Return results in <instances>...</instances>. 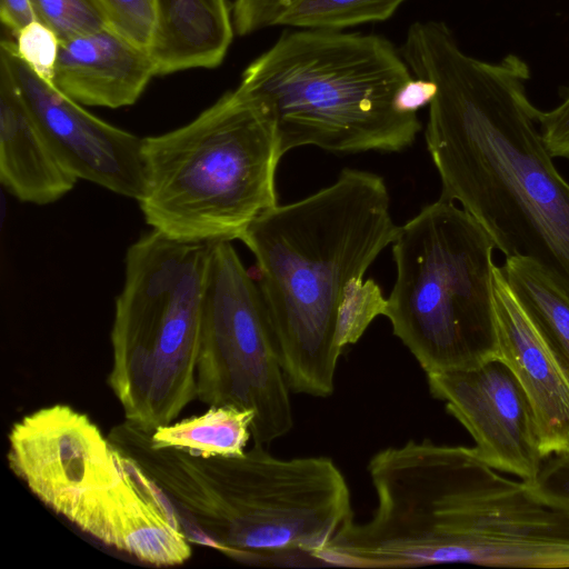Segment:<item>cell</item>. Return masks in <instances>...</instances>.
Listing matches in <instances>:
<instances>
[{
	"label": "cell",
	"instance_id": "6da1fadb",
	"mask_svg": "<svg viewBox=\"0 0 569 569\" xmlns=\"http://www.w3.org/2000/svg\"><path fill=\"white\" fill-rule=\"evenodd\" d=\"M399 49L412 76L437 88L425 136L440 198L457 200L496 249L535 261L569 296V182L537 128L528 64L466 53L440 20L413 22Z\"/></svg>",
	"mask_w": 569,
	"mask_h": 569
},
{
	"label": "cell",
	"instance_id": "7a4b0ae2",
	"mask_svg": "<svg viewBox=\"0 0 569 569\" xmlns=\"http://www.w3.org/2000/svg\"><path fill=\"white\" fill-rule=\"evenodd\" d=\"M399 227L383 179L346 168L330 186L258 216L240 239L253 253L281 368L296 393H333L339 307Z\"/></svg>",
	"mask_w": 569,
	"mask_h": 569
},
{
	"label": "cell",
	"instance_id": "3957f363",
	"mask_svg": "<svg viewBox=\"0 0 569 569\" xmlns=\"http://www.w3.org/2000/svg\"><path fill=\"white\" fill-rule=\"evenodd\" d=\"M117 448L167 496L190 543L242 565L320 566L317 555L353 520L346 478L328 457L281 459L259 443L201 457L156 447L132 426Z\"/></svg>",
	"mask_w": 569,
	"mask_h": 569
},
{
	"label": "cell",
	"instance_id": "277c9868",
	"mask_svg": "<svg viewBox=\"0 0 569 569\" xmlns=\"http://www.w3.org/2000/svg\"><path fill=\"white\" fill-rule=\"evenodd\" d=\"M400 49L376 33L284 29L236 88L274 129L279 153L302 146L332 152H396L421 123L396 100L412 78Z\"/></svg>",
	"mask_w": 569,
	"mask_h": 569
},
{
	"label": "cell",
	"instance_id": "5b68a950",
	"mask_svg": "<svg viewBox=\"0 0 569 569\" xmlns=\"http://www.w3.org/2000/svg\"><path fill=\"white\" fill-rule=\"evenodd\" d=\"M146 222L188 242L240 239L277 206L281 156L273 126L237 89L191 122L143 138Z\"/></svg>",
	"mask_w": 569,
	"mask_h": 569
},
{
	"label": "cell",
	"instance_id": "8992f818",
	"mask_svg": "<svg viewBox=\"0 0 569 569\" xmlns=\"http://www.w3.org/2000/svg\"><path fill=\"white\" fill-rule=\"evenodd\" d=\"M209 243L152 229L127 250L108 385L126 421L152 433L197 398Z\"/></svg>",
	"mask_w": 569,
	"mask_h": 569
},
{
	"label": "cell",
	"instance_id": "52a82bcc",
	"mask_svg": "<svg viewBox=\"0 0 569 569\" xmlns=\"http://www.w3.org/2000/svg\"><path fill=\"white\" fill-rule=\"evenodd\" d=\"M493 249L476 219L441 198L399 227L385 316L426 375L497 358Z\"/></svg>",
	"mask_w": 569,
	"mask_h": 569
},
{
	"label": "cell",
	"instance_id": "ba28073f",
	"mask_svg": "<svg viewBox=\"0 0 569 569\" xmlns=\"http://www.w3.org/2000/svg\"><path fill=\"white\" fill-rule=\"evenodd\" d=\"M8 439L12 472L43 505L106 546L122 551L154 511L152 481L68 405L23 417Z\"/></svg>",
	"mask_w": 569,
	"mask_h": 569
},
{
	"label": "cell",
	"instance_id": "9c48e42d",
	"mask_svg": "<svg viewBox=\"0 0 569 569\" xmlns=\"http://www.w3.org/2000/svg\"><path fill=\"white\" fill-rule=\"evenodd\" d=\"M209 243L197 398L251 410V438L266 445L293 426L289 386L259 284L229 240Z\"/></svg>",
	"mask_w": 569,
	"mask_h": 569
},
{
	"label": "cell",
	"instance_id": "30bf717a",
	"mask_svg": "<svg viewBox=\"0 0 569 569\" xmlns=\"http://www.w3.org/2000/svg\"><path fill=\"white\" fill-rule=\"evenodd\" d=\"M451 563L569 568V510L490 467L472 447L466 461Z\"/></svg>",
	"mask_w": 569,
	"mask_h": 569
},
{
	"label": "cell",
	"instance_id": "8fae6325",
	"mask_svg": "<svg viewBox=\"0 0 569 569\" xmlns=\"http://www.w3.org/2000/svg\"><path fill=\"white\" fill-rule=\"evenodd\" d=\"M0 62L10 72L47 141L78 179L138 202L146 191L143 139L88 112L19 57L14 41L2 40Z\"/></svg>",
	"mask_w": 569,
	"mask_h": 569
},
{
	"label": "cell",
	"instance_id": "7c38bea8",
	"mask_svg": "<svg viewBox=\"0 0 569 569\" xmlns=\"http://www.w3.org/2000/svg\"><path fill=\"white\" fill-rule=\"evenodd\" d=\"M431 396L472 437L493 469L530 481L545 460L529 401L499 359L476 368L427 375Z\"/></svg>",
	"mask_w": 569,
	"mask_h": 569
},
{
	"label": "cell",
	"instance_id": "4fadbf2b",
	"mask_svg": "<svg viewBox=\"0 0 569 569\" xmlns=\"http://www.w3.org/2000/svg\"><path fill=\"white\" fill-rule=\"evenodd\" d=\"M493 299L497 359L510 369L529 401L541 453L545 459L569 456V375L497 266Z\"/></svg>",
	"mask_w": 569,
	"mask_h": 569
},
{
	"label": "cell",
	"instance_id": "5bb4252c",
	"mask_svg": "<svg viewBox=\"0 0 569 569\" xmlns=\"http://www.w3.org/2000/svg\"><path fill=\"white\" fill-rule=\"evenodd\" d=\"M157 76L147 48L111 27L60 42L52 84L80 104H133Z\"/></svg>",
	"mask_w": 569,
	"mask_h": 569
},
{
	"label": "cell",
	"instance_id": "9a60e30c",
	"mask_svg": "<svg viewBox=\"0 0 569 569\" xmlns=\"http://www.w3.org/2000/svg\"><path fill=\"white\" fill-rule=\"evenodd\" d=\"M0 180L16 198L51 203L78 178L60 161L0 62Z\"/></svg>",
	"mask_w": 569,
	"mask_h": 569
},
{
	"label": "cell",
	"instance_id": "2e32d148",
	"mask_svg": "<svg viewBox=\"0 0 569 569\" xmlns=\"http://www.w3.org/2000/svg\"><path fill=\"white\" fill-rule=\"evenodd\" d=\"M234 29L227 0H156L148 51L156 74L219 66Z\"/></svg>",
	"mask_w": 569,
	"mask_h": 569
},
{
	"label": "cell",
	"instance_id": "e0dca14e",
	"mask_svg": "<svg viewBox=\"0 0 569 569\" xmlns=\"http://www.w3.org/2000/svg\"><path fill=\"white\" fill-rule=\"evenodd\" d=\"M407 0H234V33L270 28L346 30L390 19Z\"/></svg>",
	"mask_w": 569,
	"mask_h": 569
},
{
	"label": "cell",
	"instance_id": "ac0fdd59",
	"mask_svg": "<svg viewBox=\"0 0 569 569\" xmlns=\"http://www.w3.org/2000/svg\"><path fill=\"white\" fill-rule=\"evenodd\" d=\"M500 269L517 299L569 375V296L530 259L506 257Z\"/></svg>",
	"mask_w": 569,
	"mask_h": 569
},
{
	"label": "cell",
	"instance_id": "d6986e66",
	"mask_svg": "<svg viewBox=\"0 0 569 569\" xmlns=\"http://www.w3.org/2000/svg\"><path fill=\"white\" fill-rule=\"evenodd\" d=\"M253 418V411L236 406H210L202 415L158 428L151 441L201 457L240 456L251 438Z\"/></svg>",
	"mask_w": 569,
	"mask_h": 569
},
{
	"label": "cell",
	"instance_id": "ffe728a7",
	"mask_svg": "<svg viewBox=\"0 0 569 569\" xmlns=\"http://www.w3.org/2000/svg\"><path fill=\"white\" fill-rule=\"evenodd\" d=\"M37 20L49 27L60 42L109 26L99 0H30Z\"/></svg>",
	"mask_w": 569,
	"mask_h": 569
},
{
	"label": "cell",
	"instance_id": "44dd1931",
	"mask_svg": "<svg viewBox=\"0 0 569 569\" xmlns=\"http://www.w3.org/2000/svg\"><path fill=\"white\" fill-rule=\"evenodd\" d=\"M387 309V299L380 287L371 279H352L345 288L339 307L338 342L343 349L356 343L372 320Z\"/></svg>",
	"mask_w": 569,
	"mask_h": 569
},
{
	"label": "cell",
	"instance_id": "7402d4cb",
	"mask_svg": "<svg viewBox=\"0 0 569 569\" xmlns=\"http://www.w3.org/2000/svg\"><path fill=\"white\" fill-rule=\"evenodd\" d=\"M14 37L19 57L39 78L52 83L60 48V40L54 31L34 20Z\"/></svg>",
	"mask_w": 569,
	"mask_h": 569
},
{
	"label": "cell",
	"instance_id": "603a6c76",
	"mask_svg": "<svg viewBox=\"0 0 569 569\" xmlns=\"http://www.w3.org/2000/svg\"><path fill=\"white\" fill-rule=\"evenodd\" d=\"M109 26L132 42L149 48L156 24V0H99Z\"/></svg>",
	"mask_w": 569,
	"mask_h": 569
},
{
	"label": "cell",
	"instance_id": "cb8c5ba5",
	"mask_svg": "<svg viewBox=\"0 0 569 569\" xmlns=\"http://www.w3.org/2000/svg\"><path fill=\"white\" fill-rule=\"evenodd\" d=\"M525 482L537 498L569 510L568 455L549 456L543 460L538 475Z\"/></svg>",
	"mask_w": 569,
	"mask_h": 569
},
{
	"label": "cell",
	"instance_id": "d4e9b609",
	"mask_svg": "<svg viewBox=\"0 0 569 569\" xmlns=\"http://www.w3.org/2000/svg\"><path fill=\"white\" fill-rule=\"evenodd\" d=\"M542 140L551 157L569 160V94L556 108L538 111Z\"/></svg>",
	"mask_w": 569,
	"mask_h": 569
},
{
	"label": "cell",
	"instance_id": "484cf974",
	"mask_svg": "<svg viewBox=\"0 0 569 569\" xmlns=\"http://www.w3.org/2000/svg\"><path fill=\"white\" fill-rule=\"evenodd\" d=\"M436 84L423 78L412 77L408 80L397 94V107L402 112L417 113V111L429 106L436 94Z\"/></svg>",
	"mask_w": 569,
	"mask_h": 569
},
{
	"label": "cell",
	"instance_id": "4316f807",
	"mask_svg": "<svg viewBox=\"0 0 569 569\" xmlns=\"http://www.w3.org/2000/svg\"><path fill=\"white\" fill-rule=\"evenodd\" d=\"M0 18L13 36L28 23L37 20L30 0H0Z\"/></svg>",
	"mask_w": 569,
	"mask_h": 569
}]
</instances>
